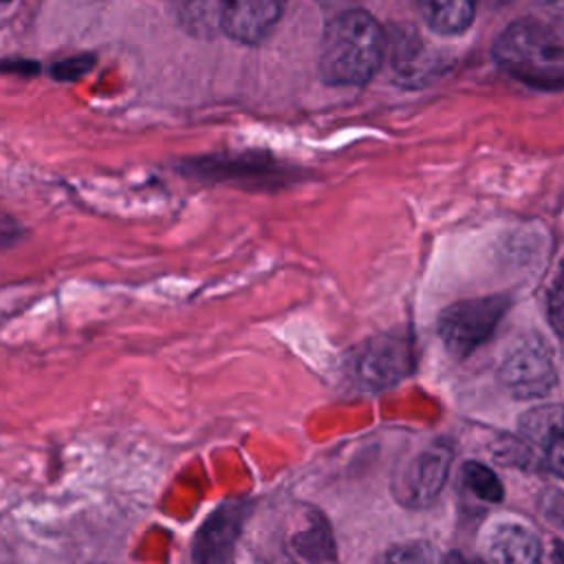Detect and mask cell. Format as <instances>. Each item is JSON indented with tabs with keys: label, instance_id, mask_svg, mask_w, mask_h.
Returning <instances> with one entry per match:
<instances>
[{
	"label": "cell",
	"instance_id": "7c38bea8",
	"mask_svg": "<svg viewBox=\"0 0 564 564\" xmlns=\"http://www.w3.org/2000/svg\"><path fill=\"white\" fill-rule=\"evenodd\" d=\"M460 480L476 498L485 502H500L505 496L498 476L480 463H474V460L465 463L460 469Z\"/></svg>",
	"mask_w": 564,
	"mask_h": 564
},
{
	"label": "cell",
	"instance_id": "8fae6325",
	"mask_svg": "<svg viewBox=\"0 0 564 564\" xmlns=\"http://www.w3.org/2000/svg\"><path fill=\"white\" fill-rule=\"evenodd\" d=\"M520 432L527 441L546 449L551 441L564 432V405L549 403L529 410L520 419Z\"/></svg>",
	"mask_w": 564,
	"mask_h": 564
},
{
	"label": "cell",
	"instance_id": "9a60e30c",
	"mask_svg": "<svg viewBox=\"0 0 564 564\" xmlns=\"http://www.w3.org/2000/svg\"><path fill=\"white\" fill-rule=\"evenodd\" d=\"M542 511L549 518V522L564 529V494L562 491H546L542 500Z\"/></svg>",
	"mask_w": 564,
	"mask_h": 564
},
{
	"label": "cell",
	"instance_id": "52a82bcc",
	"mask_svg": "<svg viewBox=\"0 0 564 564\" xmlns=\"http://www.w3.org/2000/svg\"><path fill=\"white\" fill-rule=\"evenodd\" d=\"M284 0H220L218 22L238 44H260L278 26Z\"/></svg>",
	"mask_w": 564,
	"mask_h": 564
},
{
	"label": "cell",
	"instance_id": "7a4b0ae2",
	"mask_svg": "<svg viewBox=\"0 0 564 564\" xmlns=\"http://www.w3.org/2000/svg\"><path fill=\"white\" fill-rule=\"evenodd\" d=\"M496 62L518 79L533 86L564 82V31L542 18L511 22L494 44Z\"/></svg>",
	"mask_w": 564,
	"mask_h": 564
},
{
	"label": "cell",
	"instance_id": "d6986e66",
	"mask_svg": "<svg viewBox=\"0 0 564 564\" xmlns=\"http://www.w3.org/2000/svg\"><path fill=\"white\" fill-rule=\"evenodd\" d=\"M4 2H9V0H4Z\"/></svg>",
	"mask_w": 564,
	"mask_h": 564
},
{
	"label": "cell",
	"instance_id": "2e32d148",
	"mask_svg": "<svg viewBox=\"0 0 564 564\" xmlns=\"http://www.w3.org/2000/svg\"><path fill=\"white\" fill-rule=\"evenodd\" d=\"M546 467L555 476L564 478V432L560 436H555L551 441V445L546 447Z\"/></svg>",
	"mask_w": 564,
	"mask_h": 564
},
{
	"label": "cell",
	"instance_id": "277c9868",
	"mask_svg": "<svg viewBox=\"0 0 564 564\" xmlns=\"http://www.w3.org/2000/svg\"><path fill=\"white\" fill-rule=\"evenodd\" d=\"M412 370V344L405 335L386 333L364 341L348 361V375L361 390H383Z\"/></svg>",
	"mask_w": 564,
	"mask_h": 564
},
{
	"label": "cell",
	"instance_id": "8992f818",
	"mask_svg": "<svg viewBox=\"0 0 564 564\" xmlns=\"http://www.w3.org/2000/svg\"><path fill=\"white\" fill-rule=\"evenodd\" d=\"M452 463V449L434 445L410 458L399 476L394 478V496L401 505L421 509L432 505V500L443 489Z\"/></svg>",
	"mask_w": 564,
	"mask_h": 564
},
{
	"label": "cell",
	"instance_id": "ac0fdd59",
	"mask_svg": "<svg viewBox=\"0 0 564 564\" xmlns=\"http://www.w3.org/2000/svg\"><path fill=\"white\" fill-rule=\"evenodd\" d=\"M487 7H502V4H507V2H511V0H482Z\"/></svg>",
	"mask_w": 564,
	"mask_h": 564
},
{
	"label": "cell",
	"instance_id": "6da1fadb",
	"mask_svg": "<svg viewBox=\"0 0 564 564\" xmlns=\"http://www.w3.org/2000/svg\"><path fill=\"white\" fill-rule=\"evenodd\" d=\"M386 51V35L368 11L350 9L339 13L324 31L319 48V73L333 86H361L379 68Z\"/></svg>",
	"mask_w": 564,
	"mask_h": 564
},
{
	"label": "cell",
	"instance_id": "5bb4252c",
	"mask_svg": "<svg viewBox=\"0 0 564 564\" xmlns=\"http://www.w3.org/2000/svg\"><path fill=\"white\" fill-rule=\"evenodd\" d=\"M546 315L553 326V330L564 337V262L560 264L555 280L549 289V300H546Z\"/></svg>",
	"mask_w": 564,
	"mask_h": 564
},
{
	"label": "cell",
	"instance_id": "4fadbf2b",
	"mask_svg": "<svg viewBox=\"0 0 564 564\" xmlns=\"http://www.w3.org/2000/svg\"><path fill=\"white\" fill-rule=\"evenodd\" d=\"M375 564H432V551L425 542H403L383 551Z\"/></svg>",
	"mask_w": 564,
	"mask_h": 564
},
{
	"label": "cell",
	"instance_id": "e0dca14e",
	"mask_svg": "<svg viewBox=\"0 0 564 564\" xmlns=\"http://www.w3.org/2000/svg\"><path fill=\"white\" fill-rule=\"evenodd\" d=\"M553 564H564V544L557 542L553 549Z\"/></svg>",
	"mask_w": 564,
	"mask_h": 564
},
{
	"label": "cell",
	"instance_id": "9c48e42d",
	"mask_svg": "<svg viewBox=\"0 0 564 564\" xmlns=\"http://www.w3.org/2000/svg\"><path fill=\"white\" fill-rule=\"evenodd\" d=\"M540 555L538 538L516 522L491 529L482 549L485 564H540Z\"/></svg>",
	"mask_w": 564,
	"mask_h": 564
},
{
	"label": "cell",
	"instance_id": "ba28073f",
	"mask_svg": "<svg viewBox=\"0 0 564 564\" xmlns=\"http://www.w3.org/2000/svg\"><path fill=\"white\" fill-rule=\"evenodd\" d=\"M247 513V505L240 502H225L220 505L207 522L198 529L194 544H192V562L194 564H225L231 546L240 533L242 520Z\"/></svg>",
	"mask_w": 564,
	"mask_h": 564
},
{
	"label": "cell",
	"instance_id": "5b68a950",
	"mask_svg": "<svg viewBox=\"0 0 564 564\" xmlns=\"http://www.w3.org/2000/svg\"><path fill=\"white\" fill-rule=\"evenodd\" d=\"M498 377L505 390L518 399L544 397L557 381L551 350L538 335H527L513 344L502 359Z\"/></svg>",
	"mask_w": 564,
	"mask_h": 564
},
{
	"label": "cell",
	"instance_id": "30bf717a",
	"mask_svg": "<svg viewBox=\"0 0 564 564\" xmlns=\"http://www.w3.org/2000/svg\"><path fill=\"white\" fill-rule=\"evenodd\" d=\"M416 7L423 22L441 35L463 33L476 13V0H416Z\"/></svg>",
	"mask_w": 564,
	"mask_h": 564
},
{
	"label": "cell",
	"instance_id": "3957f363",
	"mask_svg": "<svg viewBox=\"0 0 564 564\" xmlns=\"http://www.w3.org/2000/svg\"><path fill=\"white\" fill-rule=\"evenodd\" d=\"M509 308V297L487 295L456 302L438 317V335L447 352L456 359L471 355L496 330Z\"/></svg>",
	"mask_w": 564,
	"mask_h": 564
}]
</instances>
